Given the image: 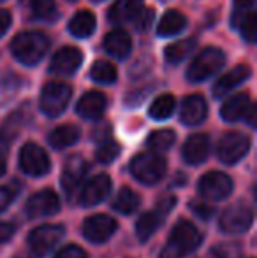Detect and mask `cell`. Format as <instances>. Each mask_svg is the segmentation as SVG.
<instances>
[{"instance_id":"obj_1","label":"cell","mask_w":257,"mask_h":258,"mask_svg":"<svg viewBox=\"0 0 257 258\" xmlns=\"http://www.w3.org/2000/svg\"><path fill=\"white\" fill-rule=\"evenodd\" d=\"M201 242L202 234L197 230V227L187 220H180L173 228L161 258H185L189 253L195 251Z\"/></svg>"},{"instance_id":"obj_2","label":"cell","mask_w":257,"mask_h":258,"mask_svg":"<svg viewBox=\"0 0 257 258\" xmlns=\"http://www.w3.org/2000/svg\"><path fill=\"white\" fill-rule=\"evenodd\" d=\"M49 48V39L42 32H21L11 42L14 58L25 65H35L44 58Z\"/></svg>"},{"instance_id":"obj_3","label":"cell","mask_w":257,"mask_h":258,"mask_svg":"<svg viewBox=\"0 0 257 258\" xmlns=\"http://www.w3.org/2000/svg\"><path fill=\"white\" fill-rule=\"evenodd\" d=\"M166 160L159 153H139L130 162V174L143 184H155L166 176Z\"/></svg>"},{"instance_id":"obj_4","label":"cell","mask_w":257,"mask_h":258,"mask_svg":"<svg viewBox=\"0 0 257 258\" xmlns=\"http://www.w3.org/2000/svg\"><path fill=\"white\" fill-rule=\"evenodd\" d=\"M226 63V54L219 48H204L192 60L187 78L192 83H201L204 79L212 78L215 72H219Z\"/></svg>"},{"instance_id":"obj_5","label":"cell","mask_w":257,"mask_h":258,"mask_svg":"<svg viewBox=\"0 0 257 258\" xmlns=\"http://www.w3.org/2000/svg\"><path fill=\"white\" fill-rule=\"evenodd\" d=\"M72 97V90L69 85L65 83H46L44 88L41 92V111L44 112L46 116H52V118H57L65 111L69 100Z\"/></svg>"},{"instance_id":"obj_6","label":"cell","mask_w":257,"mask_h":258,"mask_svg":"<svg viewBox=\"0 0 257 258\" xmlns=\"http://www.w3.org/2000/svg\"><path fill=\"white\" fill-rule=\"evenodd\" d=\"M20 167L25 174L32 177H41L49 172L52 163L49 156L39 144L27 143L20 151Z\"/></svg>"},{"instance_id":"obj_7","label":"cell","mask_w":257,"mask_h":258,"mask_svg":"<svg viewBox=\"0 0 257 258\" xmlns=\"http://www.w3.org/2000/svg\"><path fill=\"white\" fill-rule=\"evenodd\" d=\"M62 237L64 228L60 225H41L28 234V246L35 256L41 258L52 251Z\"/></svg>"},{"instance_id":"obj_8","label":"cell","mask_w":257,"mask_h":258,"mask_svg":"<svg viewBox=\"0 0 257 258\" xmlns=\"http://www.w3.org/2000/svg\"><path fill=\"white\" fill-rule=\"evenodd\" d=\"M233 179L224 172H206L199 179L197 190L199 195L208 201H224L233 191Z\"/></svg>"},{"instance_id":"obj_9","label":"cell","mask_w":257,"mask_h":258,"mask_svg":"<svg viewBox=\"0 0 257 258\" xmlns=\"http://www.w3.org/2000/svg\"><path fill=\"white\" fill-rule=\"evenodd\" d=\"M250 150V139L241 132H229L219 141L217 153L219 158L227 165L238 163Z\"/></svg>"},{"instance_id":"obj_10","label":"cell","mask_w":257,"mask_h":258,"mask_svg":"<svg viewBox=\"0 0 257 258\" xmlns=\"http://www.w3.org/2000/svg\"><path fill=\"white\" fill-rule=\"evenodd\" d=\"M254 223V213L245 204L229 206L220 216V228L226 234H243Z\"/></svg>"},{"instance_id":"obj_11","label":"cell","mask_w":257,"mask_h":258,"mask_svg":"<svg viewBox=\"0 0 257 258\" xmlns=\"http://www.w3.org/2000/svg\"><path fill=\"white\" fill-rule=\"evenodd\" d=\"M118 223L115 218L108 216V214H93V216L86 218L83 223V235L86 241L93 242V244H102L108 239L113 237L117 232Z\"/></svg>"},{"instance_id":"obj_12","label":"cell","mask_w":257,"mask_h":258,"mask_svg":"<svg viewBox=\"0 0 257 258\" xmlns=\"http://www.w3.org/2000/svg\"><path fill=\"white\" fill-rule=\"evenodd\" d=\"M28 218H44L53 216L60 211V199L53 190H41L32 195L25 206Z\"/></svg>"},{"instance_id":"obj_13","label":"cell","mask_w":257,"mask_h":258,"mask_svg":"<svg viewBox=\"0 0 257 258\" xmlns=\"http://www.w3.org/2000/svg\"><path fill=\"white\" fill-rule=\"evenodd\" d=\"M111 191V179L108 174H97L88 183L83 186L81 194L78 197L79 206L83 207H93L110 195Z\"/></svg>"},{"instance_id":"obj_14","label":"cell","mask_w":257,"mask_h":258,"mask_svg":"<svg viewBox=\"0 0 257 258\" xmlns=\"http://www.w3.org/2000/svg\"><path fill=\"white\" fill-rule=\"evenodd\" d=\"M86 170H88V163H86V160L83 158V156H79V155L69 156V160L65 162L64 172H62V186L69 199L72 197V194H74L79 184H81L83 177L86 176Z\"/></svg>"},{"instance_id":"obj_15","label":"cell","mask_w":257,"mask_h":258,"mask_svg":"<svg viewBox=\"0 0 257 258\" xmlns=\"http://www.w3.org/2000/svg\"><path fill=\"white\" fill-rule=\"evenodd\" d=\"M81 61H83V54L78 48L65 46V48L59 49V51L55 53V56L52 58L49 72H52V74L69 76V74H72V72L78 71Z\"/></svg>"},{"instance_id":"obj_16","label":"cell","mask_w":257,"mask_h":258,"mask_svg":"<svg viewBox=\"0 0 257 258\" xmlns=\"http://www.w3.org/2000/svg\"><path fill=\"white\" fill-rule=\"evenodd\" d=\"M183 160L189 165H199L210 155V137L206 134H194L185 141L182 150Z\"/></svg>"},{"instance_id":"obj_17","label":"cell","mask_w":257,"mask_h":258,"mask_svg":"<svg viewBox=\"0 0 257 258\" xmlns=\"http://www.w3.org/2000/svg\"><path fill=\"white\" fill-rule=\"evenodd\" d=\"M250 72L252 71L248 65H236L234 69H231L229 72H226V74L217 79L215 85H213V95H215L217 99H222L231 90H234L238 85H241L245 79H248Z\"/></svg>"},{"instance_id":"obj_18","label":"cell","mask_w":257,"mask_h":258,"mask_svg":"<svg viewBox=\"0 0 257 258\" xmlns=\"http://www.w3.org/2000/svg\"><path fill=\"white\" fill-rule=\"evenodd\" d=\"M206 114H208V105L201 95H189L180 109V119L189 126L202 123L206 119Z\"/></svg>"},{"instance_id":"obj_19","label":"cell","mask_w":257,"mask_h":258,"mask_svg":"<svg viewBox=\"0 0 257 258\" xmlns=\"http://www.w3.org/2000/svg\"><path fill=\"white\" fill-rule=\"evenodd\" d=\"M108 100L100 92H88L79 99L76 111L85 119H100L106 112Z\"/></svg>"},{"instance_id":"obj_20","label":"cell","mask_w":257,"mask_h":258,"mask_svg":"<svg viewBox=\"0 0 257 258\" xmlns=\"http://www.w3.org/2000/svg\"><path fill=\"white\" fill-rule=\"evenodd\" d=\"M104 49L115 58L125 60L132 51V41L125 30H111L104 37Z\"/></svg>"},{"instance_id":"obj_21","label":"cell","mask_w":257,"mask_h":258,"mask_svg":"<svg viewBox=\"0 0 257 258\" xmlns=\"http://www.w3.org/2000/svg\"><path fill=\"white\" fill-rule=\"evenodd\" d=\"M166 214L162 211L155 209V211H150V213H144L139 216V220L136 221V234H137V239L141 242L148 241L151 235L157 232V228L162 225L164 221Z\"/></svg>"},{"instance_id":"obj_22","label":"cell","mask_w":257,"mask_h":258,"mask_svg":"<svg viewBox=\"0 0 257 258\" xmlns=\"http://www.w3.org/2000/svg\"><path fill=\"white\" fill-rule=\"evenodd\" d=\"M248 105H250V97L247 93H236V95L229 97L226 102L222 104L220 109V116L226 121H238L245 116Z\"/></svg>"},{"instance_id":"obj_23","label":"cell","mask_w":257,"mask_h":258,"mask_svg":"<svg viewBox=\"0 0 257 258\" xmlns=\"http://www.w3.org/2000/svg\"><path fill=\"white\" fill-rule=\"evenodd\" d=\"M233 25L236 28H240L241 34H243L245 41L254 44L257 39V18H255V11L248 9V11H234L233 16Z\"/></svg>"},{"instance_id":"obj_24","label":"cell","mask_w":257,"mask_h":258,"mask_svg":"<svg viewBox=\"0 0 257 258\" xmlns=\"http://www.w3.org/2000/svg\"><path fill=\"white\" fill-rule=\"evenodd\" d=\"M95 16H93L90 11H79L72 16V20L69 21V32H71L74 37L85 39L90 37L95 30Z\"/></svg>"},{"instance_id":"obj_25","label":"cell","mask_w":257,"mask_h":258,"mask_svg":"<svg viewBox=\"0 0 257 258\" xmlns=\"http://www.w3.org/2000/svg\"><path fill=\"white\" fill-rule=\"evenodd\" d=\"M79 136H81V132H79L78 126L60 125V126H57L52 134H49L48 141L55 150H65V148H69V146H72V144L78 143Z\"/></svg>"},{"instance_id":"obj_26","label":"cell","mask_w":257,"mask_h":258,"mask_svg":"<svg viewBox=\"0 0 257 258\" xmlns=\"http://www.w3.org/2000/svg\"><path fill=\"white\" fill-rule=\"evenodd\" d=\"M143 7V0H117L110 9V20L115 23H125L134 20Z\"/></svg>"},{"instance_id":"obj_27","label":"cell","mask_w":257,"mask_h":258,"mask_svg":"<svg viewBox=\"0 0 257 258\" xmlns=\"http://www.w3.org/2000/svg\"><path fill=\"white\" fill-rule=\"evenodd\" d=\"M185 27H187V18L180 11H168L162 16L157 32L161 37H173V35L180 34Z\"/></svg>"},{"instance_id":"obj_28","label":"cell","mask_w":257,"mask_h":258,"mask_svg":"<svg viewBox=\"0 0 257 258\" xmlns=\"http://www.w3.org/2000/svg\"><path fill=\"white\" fill-rule=\"evenodd\" d=\"M141 206V197L130 188H122L113 202V209L120 214H132Z\"/></svg>"},{"instance_id":"obj_29","label":"cell","mask_w":257,"mask_h":258,"mask_svg":"<svg viewBox=\"0 0 257 258\" xmlns=\"http://www.w3.org/2000/svg\"><path fill=\"white\" fill-rule=\"evenodd\" d=\"M90 78L99 85H111L118 79V72L111 61L108 60H97L90 69Z\"/></svg>"},{"instance_id":"obj_30","label":"cell","mask_w":257,"mask_h":258,"mask_svg":"<svg viewBox=\"0 0 257 258\" xmlns=\"http://www.w3.org/2000/svg\"><path fill=\"white\" fill-rule=\"evenodd\" d=\"M175 107H176L175 97L169 95V93H164V95H159L157 99L151 102L148 112H150V116L153 119H168L169 116L173 114Z\"/></svg>"},{"instance_id":"obj_31","label":"cell","mask_w":257,"mask_h":258,"mask_svg":"<svg viewBox=\"0 0 257 258\" xmlns=\"http://www.w3.org/2000/svg\"><path fill=\"white\" fill-rule=\"evenodd\" d=\"M195 48V41L194 39H187V41H178L173 42L166 48V60L169 63H180L183 61Z\"/></svg>"},{"instance_id":"obj_32","label":"cell","mask_w":257,"mask_h":258,"mask_svg":"<svg viewBox=\"0 0 257 258\" xmlns=\"http://www.w3.org/2000/svg\"><path fill=\"white\" fill-rule=\"evenodd\" d=\"M28 7H30V13L35 20L53 21L57 18L55 0H30Z\"/></svg>"},{"instance_id":"obj_33","label":"cell","mask_w":257,"mask_h":258,"mask_svg":"<svg viewBox=\"0 0 257 258\" xmlns=\"http://www.w3.org/2000/svg\"><path fill=\"white\" fill-rule=\"evenodd\" d=\"M175 141H176V134L173 130L164 128V130H157V132H151L146 144L153 151H168L175 144Z\"/></svg>"},{"instance_id":"obj_34","label":"cell","mask_w":257,"mask_h":258,"mask_svg":"<svg viewBox=\"0 0 257 258\" xmlns=\"http://www.w3.org/2000/svg\"><path fill=\"white\" fill-rule=\"evenodd\" d=\"M118 155H120V144L115 143V141H106V143L100 144V148L97 150L95 158H97V162L102 163V165H110V163H113L115 160L118 158Z\"/></svg>"},{"instance_id":"obj_35","label":"cell","mask_w":257,"mask_h":258,"mask_svg":"<svg viewBox=\"0 0 257 258\" xmlns=\"http://www.w3.org/2000/svg\"><path fill=\"white\" fill-rule=\"evenodd\" d=\"M153 9H141L139 13L134 16V25H136V30L144 32L150 28L151 21H153Z\"/></svg>"},{"instance_id":"obj_36","label":"cell","mask_w":257,"mask_h":258,"mask_svg":"<svg viewBox=\"0 0 257 258\" xmlns=\"http://www.w3.org/2000/svg\"><path fill=\"white\" fill-rule=\"evenodd\" d=\"M190 209H192L194 213L204 221H208L210 218L213 216V213H215L213 206H208V204H204V202H197V201H194L192 204H190Z\"/></svg>"},{"instance_id":"obj_37","label":"cell","mask_w":257,"mask_h":258,"mask_svg":"<svg viewBox=\"0 0 257 258\" xmlns=\"http://www.w3.org/2000/svg\"><path fill=\"white\" fill-rule=\"evenodd\" d=\"M55 258H88V256H86V253L83 248L74 246V244H69V246H65V248L60 249Z\"/></svg>"},{"instance_id":"obj_38","label":"cell","mask_w":257,"mask_h":258,"mask_svg":"<svg viewBox=\"0 0 257 258\" xmlns=\"http://www.w3.org/2000/svg\"><path fill=\"white\" fill-rule=\"evenodd\" d=\"M16 232V227L13 223H7V221H0V244L7 242Z\"/></svg>"},{"instance_id":"obj_39","label":"cell","mask_w":257,"mask_h":258,"mask_svg":"<svg viewBox=\"0 0 257 258\" xmlns=\"http://www.w3.org/2000/svg\"><path fill=\"white\" fill-rule=\"evenodd\" d=\"M13 199H14V191L11 190V188L0 186V213L9 207V204L13 202Z\"/></svg>"},{"instance_id":"obj_40","label":"cell","mask_w":257,"mask_h":258,"mask_svg":"<svg viewBox=\"0 0 257 258\" xmlns=\"http://www.w3.org/2000/svg\"><path fill=\"white\" fill-rule=\"evenodd\" d=\"M11 23H13V18H11V13L6 9H0V37L9 30Z\"/></svg>"},{"instance_id":"obj_41","label":"cell","mask_w":257,"mask_h":258,"mask_svg":"<svg viewBox=\"0 0 257 258\" xmlns=\"http://www.w3.org/2000/svg\"><path fill=\"white\" fill-rule=\"evenodd\" d=\"M11 141H13V136H11V134H7L4 128H0V151L6 150V148H9Z\"/></svg>"},{"instance_id":"obj_42","label":"cell","mask_w":257,"mask_h":258,"mask_svg":"<svg viewBox=\"0 0 257 258\" xmlns=\"http://www.w3.org/2000/svg\"><path fill=\"white\" fill-rule=\"evenodd\" d=\"M238 11H248L255 7V0H234Z\"/></svg>"},{"instance_id":"obj_43","label":"cell","mask_w":257,"mask_h":258,"mask_svg":"<svg viewBox=\"0 0 257 258\" xmlns=\"http://www.w3.org/2000/svg\"><path fill=\"white\" fill-rule=\"evenodd\" d=\"M243 118H247V121H248V125L250 126H255L257 125V119H255V105H248V109H247V112H245V116Z\"/></svg>"},{"instance_id":"obj_44","label":"cell","mask_w":257,"mask_h":258,"mask_svg":"<svg viewBox=\"0 0 257 258\" xmlns=\"http://www.w3.org/2000/svg\"><path fill=\"white\" fill-rule=\"evenodd\" d=\"M4 172H6V160L0 156V177L4 176Z\"/></svg>"},{"instance_id":"obj_45","label":"cell","mask_w":257,"mask_h":258,"mask_svg":"<svg viewBox=\"0 0 257 258\" xmlns=\"http://www.w3.org/2000/svg\"><path fill=\"white\" fill-rule=\"evenodd\" d=\"M93 2H99V0H93Z\"/></svg>"}]
</instances>
